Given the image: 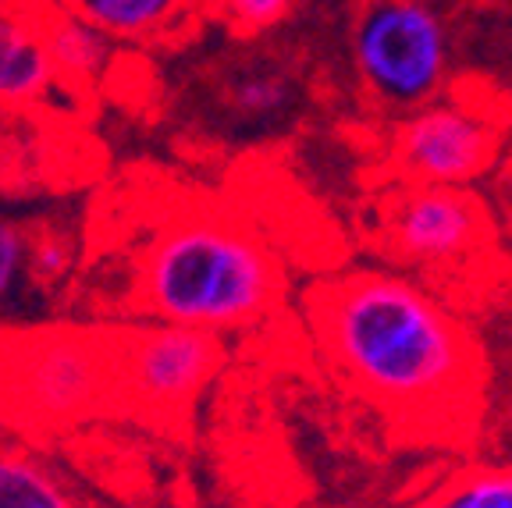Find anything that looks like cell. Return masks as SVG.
<instances>
[{
  "label": "cell",
  "mask_w": 512,
  "mask_h": 508,
  "mask_svg": "<svg viewBox=\"0 0 512 508\" xmlns=\"http://www.w3.org/2000/svg\"><path fill=\"white\" fill-rule=\"evenodd\" d=\"M292 79L271 64H249L224 79L221 86V104L224 111L239 121H267L278 118L288 104H292Z\"/></svg>",
  "instance_id": "obj_14"
},
{
  "label": "cell",
  "mask_w": 512,
  "mask_h": 508,
  "mask_svg": "<svg viewBox=\"0 0 512 508\" xmlns=\"http://www.w3.org/2000/svg\"><path fill=\"white\" fill-rule=\"evenodd\" d=\"M349 61L374 111L406 118L438 100L452 79V29L438 0H356Z\"/></svg>",
  "instance_id": "obj_6"
},
{
  "label": "cell",
  "mask_w": 512,
  "mask_h": 508,
  "mask_svg": "<svg viewBox=\"0 0 512 508\" xmlns=\"http://www.w3.org/2000/svg\"><path fill=\"white\" fill-rule=\"evenodd\" d=\"M114 420L143 430H189L228 363L224 334L164 320H111Z\"/></svg>",
  "instance_id": "obj_5"
},
{
  "label": "cell",
  "mask_w": 512,
  "mask_h": 508,
  "mask_svg": "<svg viewBox=\"0 0 512 508\" xmlns=\"http://www.w3.org/2000/svg\"><path fill=\"white\" fill-rule=\"evenodd\" d=\"M292 8H296V0H207L210 15L242 40L278 29L292 15Z\"/></svg>",
  "instance_id": "obj_16"
},
{
  "label": "cell",
  "mask_w": 512,
  "mask_h": 508,
  "mask_svg": "<svg viewBox=\"0 0 512 508\" xmlns=\"http://www.w3.org/2000/svg\"><path fill=\"white\" fill-rule=\"evenodd\" d=\"M25 246V281L32 299L54 302L75 281H82L86 235L75 214L57 207L25 217Z\"/></svg>",
  "instance_id": "obj_10"
},
{
  "label": "cell",
  "mask_w": 512,
  "mask_h": 508,
  "mask_svg": "<svg viewBox=\"0 0 512 508\" xmlns=\"http://www.w3.org/2000/svg\"><path fill=\"white\" fill-rule=\"evenodd\" d=\"M395 508H512V462L466 459Z\"/></svg>",
  "instance_id": "obj_13"
},
{
  "label": "cell",
  "mask_w": 512,
  "mask_h": 508,
  "mask_svg": "<svg viewBox=\"0 0 512 508\" xmlns=\"http://www.w3.org/2000/svg\"><path fill=\"white\" fill-rule=\"evenodd\" d=\"M370 253L459 306L495 310L512 292V249L495 199L477 185H381L363 224Z\"/></svg>",
  "instance_id": "obj_3"
},
{
  "label": "cell",
  "mask_w": 512,
  "mask_h": 508,
  "mask_svg": "<svg viewBox=\"0 0 512 508\" xmlns=\"http://www.w3.org/2000/svg\"><path fill=\"white\" fill-rule=\"evenodd\" d=\"M50 0H0V111L22 114L61 93L47 43Z\"/></svg>",
  "instance_id": "obj_8"
},
{
  "label": "cell",
  "mask_w": 512,
  "mask_h": 508,
  "mask_svg": "<svg viewBox=\"0 0 512 508\" xmlns=\"http://www.w3.org/2000/svg\"><path fill=\"white\" fill-rule=\"evenodd\" d=\"M0 508H86L61 469L29 441L0 437Z\"/></svg>",
  "instance_id": "obj_12"
},
{
  "label": "cell",
  "mask_w": 512,
  "mask_h": 508,
  "mask_svg": "<svg viewBox=\"0 0 512 508\" xmlns=\"http://www.w3.org/2000/svg\"><path fill=\"white\" fill-rule=\"evenodd\" d=\"M491 199H495V210H498V217H502V228L512 242V146L495 171V192H491Z\"/></svg>",
  "instance_id": "obj_17"
},
{
  "label": "cell",
  "mask_w": 512,
  "mask_h": 508,
  "mask_svg": "<svg viewBox=\"0 0 512 508\" xmlns=\"http://www.w3.org/2000/svg\"><path fill=\"white\" fill-rule=\"evenodd\" d=\"M509 132L505 100L480 89H445L427 107L395 118L384 146V185H480L495 178L509 153Z\"/></svg>",
  "instance_id": "obj_7"
},
{
  "label": "cell",
  "mask_w": 512,
  "mask_h": 508,
  "mask_svg": "<svg viewBox=\"0 0 512 508\" xmlns=\"http://www.w3.org/2000/svg\"><path fill=\"white\" fill-rule=\"evenodd\" d=\"M25 221L0 210V320L29 299V281H25Z\"/></svg>",
  "instance_id": "obj_15"
},
{
  "label": "cell",
  "mask_w": 512,
  "mask_h": 508,
  "mask_svg": "<svg viewBox=\"0 0 512 508\" xmlns=\"http://www.w3.org/2000/svg\"><path fill=\"white\" fill-rule=\"evenodd\" d=\"M47 43L61 93L82 100L111 79V57L118 43H111L104 32L75 18L72 11H64L54 0L47 4Z\"/></svg>",
  "instance_id": "obj_11"
},
{
  "label": "cell",
  "mask_w": 512,
  "mask_h": 508,
  "mask_svg": "<svg viewBox=\"0 0 512 508\" xmlns=\"http://www.w3.org/2000/svg\"><path fill=\"white\" fill-rule=\"evenodd\" d=\"M317 359L399 445L470 452L491 356L470 313L388 263L338 267L303 292Z\"/></svg>",
  "instance_id": "obj_1"
},
{
  "label": "cell",
  "mask_w": 512,
  "mask_h": 508,
  "mask_svg": "<svg viewBox=\"0 0 512 508\" xmlns=\"http://www.w3.org/2000/svg\"><path fill=\"white\" fill-rule=\"evenodd\" d=\"M121 47H171L189 36L207 0H54Z\"/></svg>",
  "instance_id": "obj_9"
},
{
  "label": "cell",
  "mask_w": 512,
  "mask_h": 508,
  "mask_svg": "<svg viewBox=\"0 0 512 508\" xmlns=\"http://www.w3.org/2000/svg\"><path fill=\"white\" fill-rule=\"evenodd\" d=\"M285 302V256L253 217L221 199L178 196L139 217V239L89 310L100 320H164L235 334L278 317Z\"/></svg>",
  "instance_id": "obj_2"
},
{
  "label": "cell",
  "mask_w": 512,
  "mask_h": 508,
  "mask_svg": "<svg viewBox=\"0 0 512 508\" xmlns=\"http://www.w3.org/2000/svg\"><path fill=\"white\" fill-rule=\"evenodd\" d=\"M114 420L111 320H0V434L47 445Z\"/></svg>",
  "instance_id": "obj_4"
}]
</instances>
